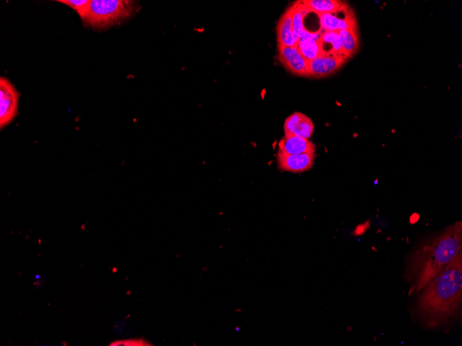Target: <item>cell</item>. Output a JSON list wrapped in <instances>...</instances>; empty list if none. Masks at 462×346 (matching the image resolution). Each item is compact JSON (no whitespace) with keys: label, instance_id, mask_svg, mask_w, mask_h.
<instances>
[{"label":"cell","instance_id":"cell-11","mask_svg":"<svg viewBox=\"0 0 462 346\" xmlns=\"http://www.w3.org/2000/svg\"><path fill=\"white\" fill-rule=\"evenodd\" d=\"M279 151L288 154L315 153V145L309 139L294 135H285L279 142Z\"/></svg>","mask_w":462,"mask_h":346},{"label":"cell","instance_id":"cell-17","mask_svg":"<svg viewBox=\"0 0 462 346\" xmlns=\"http://www.w3.org/2000/svg\"><path fill=\"white\" fill-rule=\"evenodd\" d=\"M58 2L73 9L82 19L88 10L90 0H60Z\"/></svg>","mask_w":462,"mask_h":346},{"label":"cell","instance_id":"cell-5","mask_svg":"<svg viewBox=\"0 0 462 346\" xmlns=\"http://www.w3.org/2000/svg\"><path fill=\"white\" fill-rule=\"evenodd\" d=\"M342 56L322 54L311 61H307L308 76L322 78L336 72L345 63Z\"/></svg>","mask_w":462,"mask_h":346},{"label":"cell","instance_id":"cell-2","mask_svg":"<svg viewBox=\"0 0 462 346\" xmlns=\"http://www.w3.org/2000/svg\"><path fill=\"white\" fill-rule=\"evenodd\" d=\"M462 252V224L456 222L422 242L406 262L410 293H418Z\"/></svg>","mask_w":462,"mask_h":346},{"label":"cell","instance_id":"cell-15","mask_svg":"<svg viewBox=\"0 0 462 346\" xmlns=\"http://www.w3.org/2000/svg\"><path fill=\"white\" fill-rule=\"evenodd\" d=\"M339 34L342 44L344 56L346 58L351 57L359 47L357 29L342 30L339 32Z\"/></svg>","mask_w":462,"mask_h":346},{"label":"cell","instance_id":"cell-14","mask_svg":"<svg viewBox=\"0 0 462 346\" xmlns=\"http://www.w3.org/2000/svg\"><path fill=\"white\" fill-rule=\"evenodd\" d=\"M321 44L323 54L339 55L345 58L339 32H325L322 35Z\"/></svg>","mask_w":462,"mask_h":346},{"label":"cell","instance_id":"cell-13","mask_svg":"<svg viewBox=\"0 0 462 346\" xmlns=\"http://www.w3.org/2000/svg\"><path fill=\"white\" fill-rule=\"evenodd\" d=\"M302 2L308 10L319 16L337 12L344 6L337 0H305Z\"/></svg>","mask_w":462,"mask_h":346},{"label":"cell","instance_id":"cell-1","mask_svg":"<svg viewBox=\"0 0 462 346\" xmlns=\"http://www.w3.org/2000/svg\"><path fill=\"white\" fill-rule=\"evenodd\" d=\"M419 292L414 314L429 328L449 323L461 313L462 252Z\"/></svg>","mask_w":462,"mask_h":346},{"label":"cell","instance_id":"cell-7","mask_svg":"<svg viewBox=\"0 0 462 346\" xmlns=\"http://www.w3.org/2000/svg\"><path fill=\"white\" fill-rule=\"evenodd\" d=\"M278 57L281 63L292 74L307 76L308 65L297 47L278 45Z\"/></svg>","mask_w":462,"mask_h":346},{"label":"cell","instance_id":"cell-12","mask_svg":"<svg viewBox=\"0 0 462 346\" xmlns=\"http://www.w3.org/2000/svg\"><path fill=\"white\" fill-rule=\"evenodd\" d=\"M277 39L278 45L288 47H297V41L292 26L291 8L281 17L277 27Z\"/></svg>","mask_w":462,"mask_h":346},{"label":"cell","instance_id":"cell-9","mask_svg":"<svg viewBox=\"0 0 462 346\" xmlns=\"http://www.w3.org/2000/svg\"><path fill=\"white\" fill-rule=\"evenodd\" d=\"M322 34L326 32H339L342 30L357 29L356 20L349 11L344 16L339 17L337 12L319 16Z\"/></svg>","mask_w":462,"mask_h":346},{"label":"cell","instance_id":"cell-4","mask_svg":"<svg viewBox=\"0 0 462 346\" xmlns=\"http://www.w3.org/2000/svg\"><path fill=\"white\" fill-rule=\"evenodd\" d=\"M20 94L11 81L0 78V128L12 123L19 113Z\"/></svg>","mask_w":462,"mask_h":346},{"label":"cell","instance_id":"cell-10","mask_svg":"<svg viewBox=\"0 0 462 346\" xmlns=\"http://www.w3.org/2000/svg\"><path fill=\"white\" fill-rule=\"evenodd\" d=\"M322 32L311 33L304 31L299 39L297 49L306 61H311L323 54L321 40Z\"/></svg>","mask_w":462,"mask_h":346},{"label":"cell","instance_id":"cell-3","mask_svg":"<svg viewBox=\"0 0 462 346\" xmlns=\"http://www.w3.org/2000/svg\"><path fill=\"white\" fill-rule=\"evenodd\" d=\"M136 7V2L125 0H91L82 20L92 28L103 29L128 19Z\"/></svg>","mask_w":462,"mask_h":346},{"label":"cell","instance_id":"cell-6","mask_svg":"<svg viewBox=\"0 0 462 346\" xmlns=\"http://www.w3.org/2000/svg\"><path fill=\"white\" fill-rule=\"evenodd\" d=\"M315 158V153L288 154L279 151L277 155L279 168L293 173L311 169L314 165Z\"/></svg>","mask_w":462,"mask_h":346},{"label":"cell","instance_id":"cell-8","mask_svg":"<svg viewBox=\"0 0 462 346\" xmlns=\"http://www.w3.org/2000/svg\"><path fill=\"white\" fill-rule=\"evenodd\" d=\"M284 129L285 135H294L309 139L315 131V125L309 117L296 112L286 118Z\"/></svg>","mask_w":462,"mask_h":346},{"label":"cell","instance_id":"cell-16","mask_svg":"<svg viewBox=\"0 0 462 346\" xmlns=\"http://www.w3.org/2000/svg\"><path fill=\"white\" fill-rule=\"evenodd\" d=\"M292 26L293 34L298 41L299 38L304 31V17L300 12L298 3H295L291 8Z\"/></svg>","mask_w":462,"mask_h":346}]
</instances>
